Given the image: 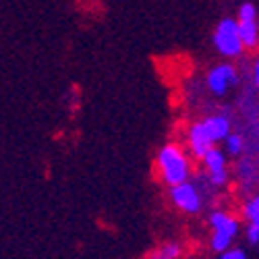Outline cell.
<instances>
[{
	"label": "cell",
	"instance_id": "obj_1",
	"mask_svg": "<svg viewBox=\"0 0 259 259\" xmlns=\"http://www.w3.org/2000/svg\"><path fill=\"white\" fill-rule=\"evenodd\" d=\"M234 112L230 108H209L197 118L185 124L183 128V145L189 149V154L195 162L207 152V149L220 145L226 135L234 128Z\"/></svg>",
	"mask_w": 259,
	"mask_h": 259
},
{
	"label": "cell",
	"instance_id": "obj_2",
	"mask_svg": "<svg viewBox=\"0 0 259 259\" xmlns=\"http://www.w3.org/2000/svg\"><path fill=\"white\" fill-rule=\"evenodd\" d=\"M166 199L168 205L185 218H199L201 213L220 201V193L211 189L195 172L193 179L166 187Z\"/></svg>",
	"mask_w": 259,
	"mask_h": 259
},
{
	"label": "cell",
	"instance_id": "obj_3",
	"mask_svg": "<svg viewBox=\"0 0 259 259\" xmlns=\"http://www.w3.org/2000/svg\"><path fill=\"white\" fill-rule=\"evenodd\" d=\"M197 162L179 139H170L160 145L154 158V175L162 187H172L195 177Z\"/></svg>",
	"mask_w": 259,
	"mask_h": 259
},
{
	"label": "cell",
	"instance_id": "obj_4",
	"mask_svg": "<svg viewBox=\"0 0 259 259\" xmlns=\"http://www.w3.org/2000/svg\"><path fill=\"white\" fill-rule=\"evenodd\" d=\"M243 222L236 209L218 201L207 209V249L218 255L230 247H234L241 239Z\"/></svg>",
	"mask_w": 259,
	"mask_h": 259
},
{
	"label": "cell",
	"instance_id": "obj_5",
	"mask_svg": "<svg viewBox=\"0 0 259 259\" xmlns=\"http://www.w3.org/2000/svg\"><path fill=\"white\" fill-rule=\"evenodd\" d=\"M243 69L236 60H218L209 64L203 73L201 88L207 98L211 100H224L241 88Z\"/></svg>",
	"mask_w": 259,
	"mask_h": 259
},
{
	"label": "cell",
	"instance_id": "obj_6",
	"mask_svg": "<svg viewBox=\"0 0 259 259\" xmlns=\"http://www.w3.org/2000/svg\"><path fill=\"white\" fill-rule=\"evenodd\" d=\"M199 177L222 195L230 189V158L222 152L220 145H215L197 160Z\"/></svg>",
	"mask_w": 259,
	"mask_h": 259
},
{
	"label": "cell",
	"instance_id": "obj_7",
	"mask_svg": "<svg viewBox=\"0 0 259 259\" xmlns=\"http://www.w3.org/2000/svg\"><path fill=\"white\" fill-rule=\"evenodd\" d=\"M211 48L215 50L220 58L224 60H243V56L247 54L239 29H236V21L234 17H222L218 23H215L213 31H211Z\"/></svg>",
	"mask_w": 259,
	"mask_h": 259
},
{
	"label": "cell",
	"instance_id": "obj_8",
	"mask_svg": "<svg viewBox=\"0 0 259 259\" xmlns=\"http://www.w3.org/2000/svg\"><path fill=\"white\" fill-rule=\"evenodd\" d=\"M259 185V164L257 154H245L230 160V187L239 197L257 193Z\"/></svg>",
	"mask_w": 259,
	"mask_h": 259
},
{
	"label": "cell",
	"instance_id": "obj_9",
	"mask_svg": "<svg viewBox=\"0 0 259 259\" xmlns=\"http://www.w3.org/2000/svg\"><path fill=\"white\" fill-rule=\"evenodd\" d=\"M234 21H236V29H239L245 50L255 52L259 46V13H257V7L251 3V0H245V3L239 5Z\"/></svg>",
	"mask_w": 259,
	"mask_h": 259
},
{
	"label": "cell",
	"instance_id": "obj_10",
	"mask_svg": "<svg viewBox=\"0 0 259 259\" xmlns=\"http://www.w3.org/2000/svg\"><path fill=\"white\" fill-rule=\"evenodd\" d=\"M220 147L230 160L241 158L245 154H257V137H251L249 133L243 131V128L234 126L226 135V139L220 143Z\"/></svg>",
	"mask_w": 259,
	"mask_h": 259
},
{
	"label": "cell",
	"instance_id": "obj_11",
	"mask_svg": "<svg viewBox=\"0 0 259 259\" xmlns=\"http://www.w3.org/2000/svg\"><path fill=\"white\" fill-rule=\"evenodd\" d=\"M187 247L181 241H162L147 251L145 259H185Z\"/></svg>",
	"mask_w": 259,
	"mask_h": 259
},
{
	"label": "cell",
	"instance_id": "obj_12",
	"mask_svg": "<svg viewBox=\"0 0 259 259\" xmlns=\"http://www.w3.org/2000/svg\"><path fill=\"white\" fill-rule=\"evenodd\" d=\"M236 213H239V218H241L243 224L259 222V197H257V193L239 197V207H236Z\"/></svg>",
	"mask_w": 259,
	"mask_h": 259
},
{
	"label": "cell",
	"instance_id": "obj_13",
	"mask_svg": "<svg viewBox=\"0 0 259 259\" xmlns=\"http://www.w3.org/2000/svg\"><path fill=\"white\" fill-rule=\"evenodd\" d=\"M241 236L245 239V243L249 247H257L259 245V222H247V224H243Z\"/></svg>",
	"mask_w": 259,
	"mask_h": 259
},
{
	"label": "cell",
	"instance_id": "obj_14",
	"mask_svg": "<svg viewBox=\"0 0 259 259\" xmlns=\"http://www.w3.org/2000/svg\"><path fill=\"white\" fill-rule=\"evenodd\" d=\"M218 259H249V257H247V251H245L243 247L234 245V247H230V249L218 253Z\"/></svg>",
	"mask_w": 259,
	"mask_h": 259
}]
</instances>
